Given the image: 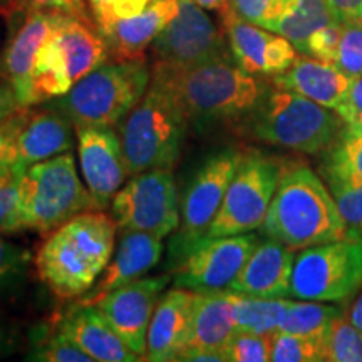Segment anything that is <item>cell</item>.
Segmentation results:
<instances>
[{
  "instance_id": "cell-1",
  "label": "cell",
  "mask_w": 362,
  "mask_h": 362,
  "mask_svg": "<svg viewBox=\"0 0 362 362\" xmlns=\"http://www.w3.org/2000/svg\"><path fill=\"white\" fill-rule=\"evenodd\" d=\"M151 83L173 96L197 131L248 117L269 88L245 69L233 56H225L193 66L155 62Z\"/></svg>"
},
{
  "instance_id": "cell-2",
  "label": "cell",
  "mask_w": 362,
  "mask_h": 362,
  "mask_svg": "<svg viewBox=\"0 0 362 362\" xmlns=\"http://www.w3.org/2000/svg\"><path fill=\"white\" fill-rule=\"evenodd\" d=\"M117 223L90 210L47 235L35 255V270L54 296L69 300L88 293L115 255Z\"/></svg>"
},
{
  "instance_id": "cell-3",
  "label": "cell",
  "mask_w": 362,
  "mask_h": 362,
  "mask_svg": "<svg viewBox=\"0 0 362 362\" xmlns=\"http://www.w3.org/2000/svg\"><path fill=\"white\" fill-rule=\"evenodd\" d=\"M347 225L327 185L305 163H287L262 225L265 237L292 250L342 238Z\"/></svg>"
},
{
  "instance_id": "cell-4",
  "label": "cell",
  "mask_w": 362,
  "mask_h": 362,
  "mask_svg": "<svg viewBox=\"0 0 362 362\" xmlns=\"http://www.w3.org/2000/svg\"><path fill=\"white\" fill-rule=\"evenodd\" d=\"M149 84L151 71L144 59L106 62L49 104L64 112L74 126L115 128L141 101Z\"/></svg>"
},
{
  "instance_id": "cell-5",
  "label": "cell",
  "mask_w": 362,
  "mask_h": 362,
  "mask_svg": "<svg viewBox=\"0 0 362 362\" xmlns=\"http://www.w3.org/2000/svg\"><path fill=\"white\" fill-rule=\"evenodd\" d=\"M98 210L72 153L33 165L21 175L17 225L19 232L51 233L84 211Z\"/></svg>"
},
{
  "instance_id": "cell-6",
  "label": "cell",
  "mask_w": 362,
  "mask_h": 362,
  "mask_svg": "<svg viewBox=\"0 0 362 362\" xmlns=\"http://www.w3.org/2000/svg\"><path fill=\"white\" fill-rule=\"evenodd\" d=\"M189 123L168 90L149 84L141 101L119 124L129 176L173 170L181 156Z\"/></svg>"
},
{
  "instance_id": "cell-7",
  "label": "cell",
  "mask_w": 362,
  "mask_h": 362,
  "mask_svg": "<svg viewBox=\"0 0 362 362\" xmlns=\"http://www.w3.org/2000/svg\"><path fill=\"white\" fill-rule=\"evenodd\" d=\"M110 49L98 27L78 17L62 16L35 59L27 106L64 96L89 72L106 64Z\"/></svg>"
},
{
  "instance_id": "cell-8",
  "label": "cell",
  "mask_w": 362,
  "mask_h": 362,
  "mask_svg": "<svg viewBox=\"0 0 362 362\" xmlns=\"http://www.w3.org/2000/svg\"><path fill=\"white\" fill-rule=\"evenodd\" d=\"M253 138L305 155L325 153L336 143L344 121L334 110L292 90H269L248 116Z\"/></svg>"
},
{
  "instance_id": "cell-9",
  "label": "cell",
  "mask_w": 362,
  "mask_h": 362,
  "mask_svg": "<svg viewBox=\"0 0 362 362\" xmlns=\"http://www.w3.org/2000/svg\"><path fill=\"white\" fill-rule=\"evenodd\" d=\"M362 288V232L307 247L293 260L291 297L298 300L347 302Z\"/></svg>"
},
{
  "instance_id": "cell-10",
  "label": "cell",
  "mask_w": 362,
  "mask_h": 362,
  "mask_svg": "<svg viewBox=\"0 0 362 362\" xmlns=\"http://www.w3.org/2000/svg\"><path fill=\"white\" fill-rule=\"evenodd\" d=\"M282 166L280 161L259 151L245 153L206 237L250 233L262 228L277 189Z\"/></svg>"
},
{
  "instance_id": "cell-11",
  "label": "cell",
  "mask_w": 362,
  "mask_h": 362,
  "mask_svg": "<svg viewBox=\"0 0 362 362\" xmlns=\"http://www.w3.org/2000/svg\"><path fill=\"white\" fill-rule=\"evenodd\" d=\"M242 158L238 149H221L194 173L180 202V225L170 245L173 259L181 262L194 243L206 237Z\"/></svg>"
},
{
  "instance_id": "cell-12",
  "label": "cell",
  "mask_w": 362,
  "mask_h": 362,
  "mask_svg": "<svg viewBox=\"0 0 362 362\" xmlns=\"http://www.w3.org/2000/svg\"><path fill=\"white\" fill-rule=\"evenodd\" d=\"M111 215L123 232L166 238L180 225V200L171 170L131 176L111 202Z\"/></svg>"
},
{
  "instance_id": "cell-13",
  "label": "cell",
  "mask_w": 362,
  "mask_h": 362,
  "mask_svg": "<svg viewBox=\"0 0 362 362\" xmlns=\"http://www.w3.org/2000/svg\"><path fill=\"white\" fill-rule=\"evenodd\" d=\"M260 240L252 232L202 238L180 262L175 287L197 293L226 291Z\"/></svg>"
},
{
  "instance_id": "cell-14",
  "label": "cell",
  "mask_w": 362,
  "mask_h": 362,
  "mask_svg": "<svg viewBox=\"0 0 362 362\" xmlns=\"http://www.w3.org/2000/svg\"><path fill=\"white\" fill-rule=\"evenodd\" d=\"M156 61L176 66H193L225 56V39L205 8L193 0H180L178 13L149 45Z\"/></svg>"
},
{
  "instance_id": "cell-15",
  "label": "cell",
  "mask_w": 362,
  "mask_h": 362,
  "mask_svg": "<svg viewBox=\"0 0 362 362\" xmlns=\"http://www.w3.org/2000/svg\"><path fill=\"white\" fill-rule=\"evenodd\" d=\"M79 168L98 210L111 206L112 198L128 181L119 133L101 126H74Z\"/></svg>"
},
{
  "instance_id": "cell-16",
  "label": "cell",
  "mask_w": 362,
  "mask_h": 362,
  "mask_svg": "<svg viewBox=\"0 0 362 362\" xmlns=\"http://www.w3.org/2000/svg\"><path fill=\"white\" fill-rule=\"evenodd\" d=\"M168 282V275L136 279L106 293L96 304L104 319L141 359L146 352L149 322Z\"/></svg>"
},
{
  "instance_id": "cell-17",
  "label": "cell",
  "mask_w": 362,
  "mask_h": 362,
  "mask_svg": "<svg viewBox=\"0 0 362 362\" xmlns=\"http://www.w3.org/2000/svg\"><path fill=\"white\" fill-rule=\"evenodd\" d=\"M225 34L235 62L255 76H277L297 59V49L274 30L252 24L230 8L223 12Z\"/></svg>"
},
{
  "instance_id": "cell-18",
  "label": "cell",
  "mask_w": 362,
  "mask_h": 362,
  "mask_svg": "<svg viewBox=\"0 0 362 362\" xmlns=\"http://www.w3.org/2000/svg\"><path fill=\"white\" fill-rule=\"evenodd\" d=\"M74 124L57 107L27 110L24 124L17 138V158L13 171L22 175L27 168L74 148Z\"/></svg>"
},
{
  "instance_id": "cell-19",
  "label": "cell",
  "mask_w": 362,
  "mask_h": 362,
  "mask_svg": "<svg viewBox=\"0 0 362 362\" xmlns=\"http://www.w3.org/2000/svg\"><path fill=\"white\" fill-rule=\"evenodd\" d=\"M293 250L277 240H260L226 291L265 298L291 297Z\"/></svg>"
},
{
  "instance_id": "cell-20",
  "label": "cell",
  "mask_w": 362,
  "mask_h": 362,
  "mask_svg": "<svg viewBox=\"0 0 362 362\" xmlns=\"http://www.w3.org/2000/svg\"><path fill=\"white\" fill-rule=\"evenodd\" d=\"M197 292L175 287L161 293L151 317L143 361L170 362L188 346Z\"/></svg>"
},
{
  "instance_id": "cell-21",
  "label": "cell",
  "mask_w": 362,
  "mask_h": 362,
  "mask_svg": "<svg viewBox=\"0 0 362 362\" xmlns=\"http://www.w3.org/2000/svg\"><path fill=\"white\" fill-rule=\"evenodd\" d=\"M163 255V240L143 232H124L119 247L110 264L88 293L74 305H96L101 298L116 288L141 279Z\"/></svg>"
},
{
  "instance_id": "cell-22",
  "label": "cell",
  "mask_w": 362,
  "mask_h": 362,
  "mask_svg": "<svg viewBox=\"0 0 362 362\" xmlns=\"http://www.w3.org/2000/svg\"><path fill=\"white\" fill-rule=\"evenodd\" d=\"M64 13L49 11H25L24 21L17 27L2 54L4 76L16 89L17 98L24 107L29 99L30 78L35 59L52 30Z\"/></svg>"
},
{
  "instance_id": "cell-23",
  "label": "cell",
  "mask_w": 362,
  "mask_h": 362,
  "mask_svg": "<svg viewBox=\"0 0 362 362\" xmlns=\"http://www.w3.org/2000/svg\"><path fill=\"white\" fill-rule=\"evenodd\" d=\"M56 327L93 362L141 361L104 319L96 305H72L64 315L59 317Z\"/></svg>"
},
{
  "instance_id": "cell-24",
  "label": "cell",
  "mask_w": 362,
  "mask_h": 362,
  "mask_svg": "<svg viewBox=\"0 0 362 362\" xmlns=\"http://www.w3.org/2000/svg\"><path fill=\"white\" fill-rule=\"evenodd\" d=\"M180 0H155L138 16L117 21L99 30L106 40L110 56L116 61L144 59L153 40L178 13Z\"/></svg>"
},
{
  "instance_id": "cell-25",
  "label": "cell",
  "mask_w": 362,
  "mask_h": 362,
  "mask_svg": "<svg viewBox=\"0 0 362 362\" xmlns=\"http://www.w3.org/2000/svg\"><path fill=\"white\" fill-rule=\"evenodd\" d=\"M352 81L354 78L342 72L334 62L310 56L297 57L287 71L274 76L275 88L292 90L334 111L347 96Z\"/></svg>"
},
{
  "instance_id": "cell-26",
  "label": "cell",
  "mask_w": 362,
  "mask_h": 362,
  "mask_svg": "<svg viewBox=\"0 0 362 362\" xmlns=\"http://www.w3.org/2000/svg\"><path fill=\"white\" fill-rule=\"evenodd\" d=\"M230 292L197 293L187 347L221 349L235 332Z\"/></svg>"
},
{
  "instance_id": "cell-27",
  "label": "cell",
  "mask_w": 362,
  "mask_h": 362,
  "mask_svg": "<svg viewBox=\"0 0 362 362\" xmlns=\"http://www.w3.org/2000/svg\"><path fill=\"white\" fill-rule=\"evenodd\" d=\"M332 21H337V17L327 0H291L287 11L272 30L291 40L297 52L305 54L310 35Z\"/></svg>"
},
{
  "instance_id": "cell-28",
  "label": "cell",
  "mask_w": 362,
  "mask_h": 362,
  "mask_svg": "<svg viewBox=\"0 0 362 362\" xmlns=\"http://www.w3.org/2000/svg\"><path fill=\"white\" fill-rule=\"evenodd\" d=\"M230 292V291H228ZM235 329L245 332L270 336L279 330L280 320L291 300L287 298H265L230 292Z\"/></svg>"
},
{
  "instance_id": "cell-29",
  "label": "cell",
  "mask_w": 362,
  "mask_h": 362,
  "mask_svg": "<svg viewBox=\"0 0 362 362\" xmlns=\"http://www.w3.org/2000/svg\"><path fill=\"white\" fill-rule=\"evenodd\" d=\"M341 314V307L317 300L291 302L280 320L279 330L325 342L330 324Z\"/></svg>"
},
{
  "instance_id": "cell-30",
  "label": "cell",
  "mask_w": 362,
  "mask_h": 362,
  "mask_svg": "<svg viewBox=\"0 0 362 362\" xmlns=\"http://www.w3.org/2000/svg\"><path fill=\"white\" fill-rule=\"evenodd\" d=\"M324 155L322 165L319 166L320 175L362 183V131L344 124L336 143Z\"/></svg>"
},
{
  "instance_id": "cell-31",
  "label": "cell",
  "mask_w": 362,
  "mask_h": 362,
  "mask_svg": "<svg viewBox=\"0 0 362 362\" xmlns=\"http://www.w3.org/2000/svg\"><path fill=\"white\" fill-rule=\"evenodd\" d=\"M25 361L34 362H93V359L67 339L57 327H34L30 334V351Z\"/></svg>"
},
{
  "instance_id": "cell-32",
  "label": "cell",
  "mask_w": 362,
  "mask_h": 362,
  "mask_svg": "<svg viewBox=\"0 0 362 362\" xmlns=\"http://www.w3.org/2000/svg\"><path fill=\"white\" fill-rule=\"evenodd\" d=\"M325 361L362 362V332L342 314L330 324L325 336Z\"/></svg>"
},
{
  "instance_id": "cell-33",
  "label": "cell",
  "mask_w": 362,
  "mask_h": 362,
  "mask_svg": "<svg viewBox=\"0 0 362 362\" xmlns=\"http://www.w3.org/2000/svg\"><path fill=\"white\" fill-rule=\"evenodd\" d=\"M274 362H320L325 361V342L317 339L296 336L282 330L272 334V357Z\"/></svg>"
},
{
  "instance_id": "cell-34",
  "label": "cell",
  "mask_w": 362,
  "mask_h": 362,
  "mask_svg": "<svg viewBox=\"0 0 362 362\" xmlns=\"http://www.w3.org/2000/svg\"><path fill=\"white\" fill-rule=\"evenodd\" d=\"M320 178L327 185L347 228L362 232V183H351L332 175H320Z\"/></svg>"
},
{
  "instance_id": "cell-35",
  "label": "cell",
  "mask_w": 362,
  "mask_h": 362,
  "mask_svg": "<svg viewBox=\"0 0 362 362\" xmlns=\"http://www.w3.org/2000/svg\"><path fill=\"white\" fill-rule=\"evenodd\" d=\"M29 262V252L0 237V297L8 296L24 284Z\"/></svg>"
},
{
  "instance_id": "cell-36",
  "label": "cell",
  "mask_w": 362,
  "mask_h": 362,
  "mask_svg": "<svg viewBox=\"0 0 362 362\" xmlns=\"http://www.w3.org/2000/svg\"><path fill=\"white\" fill-rule=\"evenodd\" d=\"M226 362H267L272 357V334H260L235 330L233 336L223 346Z\"/></svg>"
},
{
  "instance_id": "cell-37",
  "label": "cell",
  "mask_w": 362,
  "mask_h": 362,
  "mask_svg": "<svg viewBox=\"0 0 362 362\" xmlns=\"http://www.w3.org/2000/svg\"><path fill=\"white\" fill-rule=\"evenodd\" d=\"M334 64L351 78L362 76V22H342V35Z\"/></svg>"
},
{
  "instance_id": "cell-38",
  "label": "cell",
  "mask_w": 362,
  "mask_h": 362,
  "mask_svg": "<svg viewBox=\"0 0 362 362\" xmlns=\"http://www.w3.org/2000/svg\"><path fill=\"white\" fill-rule=\"evenodd\" d=\"M288 4L291 0H230L228 8L242 19L272 30Z\"/></svg>"
},
{
  "instance_id": "cell-39",
  "label": "cell",
  "mask_w": 362,
  "mask_h": 362,
  "mask_svg": "<svg viewBox=\"0 0 362 362\" xmlns=\"http://www.w3.org/2000/svg\"><path fill=\"white\" fill-rule=\"evenodd\" d=\"M155 0H88L98 30L117 21L138 16Z\"/></svg>"
},
{
  "instance_id": "cell-40",
  "label": "cell",
  "mask_w": 362,
  "mask_h": 362,
  "mask_svg": "<svg viewBox=\"0 0 362 362\" xmlns=\"http://www.w3.org/2000/svg\"><path fill=\"white\" fill-rule=\"evenodd\" d=\"M21 175L11 170L0 175V235L19 232L17 202H19Z\"/></svg>"
},
{
  "instance_id": "cell-41",
  "label": "cell",
  "mask_w": 362,
  "mask_h": 362,
  "mask_svg": "<svg viewBox=\"0 0 362 362\" xmlns=\"http://www.w3.org/2000/svg\"><path fill=\"white\" fill-rule=\"evenodd\" d=\"M342 35V22L332 21L330 24L320 27L307 40L304 56H310L324 62H334L337 57L339 42Z\"/></svg>"
},
{
  "instance_id": "cell-42",
  "label": "cell",
  "mask_w": 362,
  "mask_h": 362,
  "mask_svg": "<svg viewBox=\"0 0 362 362\" xmlns=\"http://www.w3.org/2000/svg\"><path fill=\"white\" fill-rule=\"evenodd\" d=\"M27 110H19L0 123V175L13 168L17 158V138L24 124Z\"/></svg>"
},
{
  "instance_id": "cell-43",
  "label": "cell",
  "mask_w": 362,
  "mask_h": 362,
  "mask_svg": "<svg viewBox=\"0 0 362 362\" xmlns=\"http://www.w3.org/2000/svg\"><path fill=\"white\" fill-rule=\"evenodd\" d=\"M12 2L24 11L57 12L90 22L86 0H12Z\"/></svg>"
},
{
  "instance_id": "cell-44",
  "label": "cell",
  "mask_w": 362,
  "mask_h": 362,
  "mask_svg": "<svg viewBox=\"0 0 362 362\" xmlns=\"http://www.w3.org/2000/svg\"><path fill=\"white\" fill-rule=\"evenodd\" d=\"M336 112L347 128L362 131V76L352 81L349 93L336 107Z\"/></svg>"
},
{
  "instance_id": "cell-45",
  "label": "cell",
  "mask_w": 362,
  "mask_h": 362,
  "mask_svg": "<svg viewBox=\"0 0 362 362\" xmlns=\"http://www.w3.org/2000/svg\"><path fill=\"white\" fill-rule=\"evenodd\" d=\"M19 110H24V106L17 98L16 89H13L11 81L2 79L0 81V123Z\"/></svg>"
},
{
  "instance_id": "cell-46",
  "label": "cell",
  "mask_w": 362,
  "mask_h": 362,
  "mask_svg": "<svg viewBox=\"0 0 362 362\" xmlns=\"http://www.w3.org/2000/svg\"><path fill=\"white\" fill-rule=\"evenodd\" d=\"M176 361L189 362H226L221 349H205V347H185Z\"/></svg>"
},
{
  "instance_id": "cell-47",
  "label": "cell",
  "mask_w": 362,
  "mask_h": 362,
  "mask_svg": "<svg viewBox=\"0 0 362 362\" xmlns=\"http://www.w3.org/2000/svg\"><path fill=\"white\" fill-rule=\"evenodd\" d=\"M337 21H356L362 11V0H327Z\"/></svg>"
},
{
  "instance_id": "cell-48",
  "label": "cell",
  "mask_w": 362,
  "mask_h": 362,
  "mask_svg": "<svg viewBox=\"0 0 362 362\" xmlns=\"http://www.w3.org/2000/svg\"><path fill=\"white\" fill-rule=\"evenodd\" d=\"M17 349V334L6 317L0 314V357H6Z\"/></svg>"
},
{
  "instance_id": "cell-49",
  "label": "cell",
  "mask_w": 362,
  "mask_h": 362,
  "mask_svg": "<svg viewBox=\"0 0 362 362\" xmlns=\"http://www.w3.org/2000/svg\"><path fill=\"white\" fill-rule=\"evenodd\" d=\"M351 319V322L356 325L357 329L362 332V292L359 293V297L356 298L354 304H352L351 310H349V315H347Z\"/></svg>"
},
{
  "instance_id": "cell-50",
  "label": "cell",
  "mask_w": 362,
  "mask_h": 362,
  "mask_svg": "<svg viewBox=\"0 0 362 362\" xmlns=\"http://www.w3.org/2000/svg\"><path fill=\"white\" fill-rule=\"evenodd\" d=\"M193 2H197L205 11H216L223 13L228 8L230 0H193Z\"/></svg>"
},
{
  "instance_id": "cell-51",
  "label": "cell",
  "mask_w": 362,
  "mask_h": 362,
  "mask_svg": "<svg viewBox=\"0 0 362 362\" xmlns=\"http://www.w3.org/2000/svg\"><path fill=\"white\" fill-rule=\"evenodd\" d=\"M4 76V64H2V54H0V78Z\"/></svg>"
},
{
  "instance_id": "cell-52",
  "label": "cell",
  "mask_w": 362,
  "mask_h": 362,
  "mask_svg": "<svg viewBox=\"0 0 362 362\" xmlns=\"http://www.w3.org/2000/svg\"><path fill=\"white\" fill-rule=\"evenodd\" d=\"M356 21H359V22H362V11H361V13L359 16H357V19Z\"/></svg>"
}]
</instances>
